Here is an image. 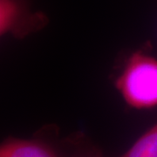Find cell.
Listing matches in <instances>:
<instances>
[{"mask_svg":"<svg viewBox=\"0 0 157 157\" xmlns=\"http://www.w3.org/2000/svg\"><path fill=\"white\" fill-rule=\"evenodd\" d=\"M119 157H157V122Z\"/></svg>","mask_w":157,"mask_h":157,"instance_id":"cell-4","label":"cell"},{"mask_svg":"<svg viewBox=\"0 0 157 157\" xmlns=\"http://www.w3.org/2000/svg\"><path fill=\"white\" fill-rule=\"evenodd\" d=\"M49 24L44 11L34 10L30 0H0V36L23 39Z\"/></svg>","mask_w":157,"mask_h":157,"instance_id":"cell-2","label":"cell"},{"mask_svg":"<svg viewBox=\"0 0 157 157\" xmlns=\"http://www.w3.org/2000/svg\"><path fill=\"white\" fill-rule=\"evenodd\" d=\"M114 86L131 108L157 107V58L145 50L132 52L116 76Z\"/></svg>","mask_w":157,"mask_h":157,"instance_id":"cell-1","label":"cell"},{"mask_svg":"<svg viewBox=\"0 0 157 157\" xmlns=\"http://www.w3.org/2000/svg\"><path fill=\"white\" fill-rule=\"evenodd\" d=\"M0 157H59L45 140L8 137L0 145Z\"/></svg>","mask_w":157,"mask_h":157,"instance_id":"cell-3","label":"cell"}]
</instances>
